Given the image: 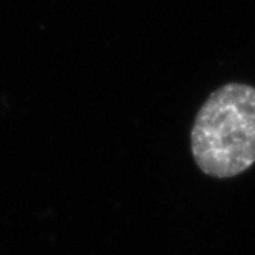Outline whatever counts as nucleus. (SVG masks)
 I'll return each instance as SVG.
<instances>
[{"instance_id": "obj_1", "label": "nucleus", "mask_w": 255, "mask_h": 255, "mask_svg": "<svg viewBox=\"0 0 255 255\" xmlns=\"http://www.w3.org/2000/svg\"><path fill=\"white\" fill-rule=\"evenodd\" d=\"M191 151L200 171L235 177L255 163V88L228 83L205 100L191 129Z\"/></svg>"}]
</instances>
